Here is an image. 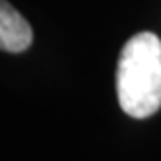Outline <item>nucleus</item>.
I'll use <instances>...</instances> for the list:
<instances>
[{"label":"nucleus","instance_id":"f257e3e1","mask_svg":"<svg viewBox=\"0 0 161 161\" xmlns=\"http://www.w3.org/2000/svg\"><path fill=\"white\" fill-rule=\"evenodd\" d=\"M117 97L132 119H147L161 109V41L142 31L126 41L117 64Z\"/></svg>","mask_w":161,"mask_h":161},{"label":"nucleus","instance_id":"f03ea898","mask_svg":"<svg viewBox=\"0 0 161 161\" xmlns=\"http://www.w3.org/2000/svg\"><path fill=\"white\" fill-rule=\"evenodd\" d=\"M33 41L29 21L8 2L0 0V51L24 53Z\"/></svg>","mask_w":161,"mask_h":161}]
</instances>
